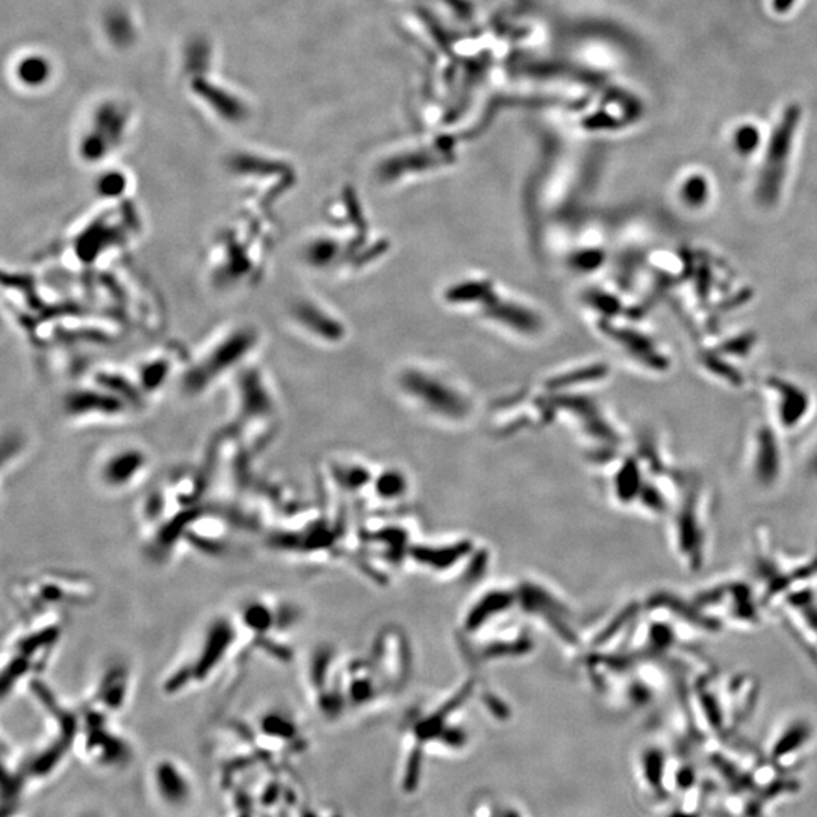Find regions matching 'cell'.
<instances>
[{"label":"cell","instance_id":"1","mask_svg":"<svg viewBox=\"0 0 817 817\" xmlns=\"http://www.w3.org/2000/svg\"><path fill=\"white\" fill-rule=\"evenodd\" d=\"M243 631L235 614L217 615L187 648L165 677L167 694H184L216 678L243 645Z\"/></svg>","mask_w":817,"mask_h":817},{"label":"cell","instance_id":"3","mask_svg":"<svg viewBox=\"0 0 817 817\" xmlns=\"http://www.w3.org/2000/svg\"><path fill=\"white\" fill-rule=\"evenodd\" d=\"M235 615L245 645H252L272 659L291 658L292 648L288 641L300 617L292 604L260 595L241 604Z\"/></svg>","mask_w":817,"mask_h":817},{"label":"cell","instance_id":"2","mask_svg":"<svg viewBox=\"0 0 817 817\" xmlns=\"http://www.w3.org/2000/svg\"><path fill=\"white\" fill-rule=\"evenodd\" d=\"M64 617L66 615L52 614L23 618V627L14 636L3 660V695L14 692L25 680L37 678L46 667L62 641Z\"/></svg>","mask_w":817,"mask_h":817},{"label":"cell","instance_id":"5","mask_svg":"<svg viewBox=\"0 0 817 817\" xmlns=\"http://www.w3.org/2000/svg\"><path fill=\"white\" fill-rule=\"evenodd\" d=\"M148 459L135 450L108 454L98 466V482L108 493L124 494L135 489L146 478Z\"/></svg>","mask_w":817,"mask_h":817},{"label":"cell","instance_id":"7","mask_svg":"<svg viewBox=\"0 0 817 817\" xmlns=\"http://www.w3.org/2000/svg\"><path fill=\"white\" fill-rule=\"evenodd\" d=\"M680 197L687 205V208H703V205H706L708 197H710L706 180L702 177H689L684 183Z\"/></svg>","mask_w":817,"mask_h":817},{"label":"cell","instance_id":"4","mask_svg":"<svg viewBox=\"0 0 817 817\" xmlns=\"http://www.w3.org/2000/svg\"><path fill=\"white\" fill-rule=\"evenodd\" d=\"M92 594L90 579L67 573L35 574L13 587V599L23 618L66 615V609L86 606Z\"/></svg>","mask_w":817,"mask_h":817},{"label":"cell","instance_id":"6","mask_svg":"<svg viewBox=\"0 0 817 817\" xmlns=\"http://www.w3.org/2000/svg\"><path fill=\"white\" fill-rule=\"evenodd\" d=\"M153 791L165 805L180 807L191 796V784L184 769L172 760L155 764L152 772Z\"/></svg>","mask_w":817,"mask_h":817}]
</instances>
